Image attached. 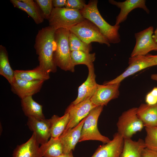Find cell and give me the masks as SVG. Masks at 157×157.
Listing matches in <instances>:
<instances>
[{
  "label": "cell",
  "instance_id": "6da1fadb",
  "mask_svg": "<svg viewBox=\"0 0 157 157\" xmlns=\"http://www.w3.org/2000/svg\"><path fill=\"white\" fill-rule=\"evenodd\" d=\"M56 30L50 26L39 30L36 36L34 45L38 56L39 66L49 73H54L57 71V66L53 59L56 47L54 38Z\"/></svg>",
  "mask_w": 157,
  "mask_h": 157
},
{
  "label": "cell",
  "instance_id": "7a4b0ae2",
  "mask_svg": "<svg viewBox=\"0 0 157 157\" xmlns=\"http://www.w3.org/2000/svg\"><path fill=\"white\" fill-rule=\"evenodd\" d=\"M98 1L90 0L83 9L79 10L83 17L94 24L109 42L116 44L121 41L119 30V25L112 26L108 23L100 13L97 6Z\"/></svg>",
  "mask_w": 157,
  "mask_h": 157
},
{
  "label": "cell",
  "instance_id": "3957f363",
  "mask_svg": "<svg viewBox=\"0 0 157 157\" xmlns=\"http://www.w3.org/2000/svg\"><path fill=\"white\" fill-rule=\"evenodd\" d=\"M70 32L69 29L64 28L56 30L54 38L56 47L53 59L57 67L65 71L74 72L75 66L72 63L69 44Z\"/></svg>",
  "mask_w": 157,
  "mask_h": 157
},
{
  "label": "cell",
  "instance_id": "277c9868",
  "mask_svg": "<svg viewBox=\"0 0 157 157\" xmlns=\"http://www.w3.org/2000/svg\"><path fill=\"white\" fill-rule=\"evenodd\" d=\"M84 19L79 10L65 7L53 8L48 20L49 26L56 30L60 28L69 30Z\"/></svg>",
  "mask_w": 157,
  "mask_h": 157
},
{
  "label": "cell",
  "instance_id": "5b68a950",
  "mask_svg": "<svg viewBox=\"0 0 157 157\" xmlns=\"http://www.w3.org/2000/svg\"><path fill=\"white\" fill-rule=\"evenodd\" d=\"M104 106H100L96 107L85 117L79 142L95 140L101 141L105 144L110 141L108 137L101 134L98 129V120L103 110Z\"/></svg>",
  "mask_w": 157,
  "mask_h": 157
},
{
  "label": "cell",
  "instance_id": "8992f818",
  "mask_svg": "<svg viewBox=\"0 0 157 157\" xmlns=\"http://www.w3.org/2000/svg\"><path fill=\"white\" fill-rule=\"evenodd\" d=\"M69 30L83 42L88 44L97 42L110 45L107 39L99 28L90 21L85 19L80 22L71 27Z\"/></svg>",
  "mask_w": 157,
  "mask_h": 157
},
{
  "label": "cell",
  "instance_id": "52a82bcc",
  "mask_svg": "<svg viewBox=\"0 0 157 157\" xmlns=\"http://www.w3.org/2000/svg\"><path fill=\"white\" fill-rule=\"evenodd\" d=\"M137 108L133 107L124 112L119 118L117 124V133L124 139L131 138L144 126L137 115Z\"/></svg>",
  "mask_w": 157,
  "mask_h": 157
},
{
  "label": "cell",
  "instance_id": "ba28073f",
  "mask_svg": "<svg viewBox=\"0 0 157 157\" xmlns=\"http://www.w3.org/2000/svg\"><path fill=\"white\" fill-rule=\"evenodd\" d=\"M129 66L125 71L114 79L104 84L120 83L127 77L142 70L155 66L149 54L145 56H138L129 58Z\"/></svg>",
  "mask_w": 157,
  "mask_h": 157
},
{
  "label": "cell",
  "instance_id": "9c48e42d",
  "mask_svg": "<svg viewBox=\"0 0 157 157\" xmlns=\"http://www.w3.org/2000/svg\"><path fill=\"white\" fill-rule=\"evenodd\" d=\"M154 27L151 26L135 34L136 43L131 57L145 56L152 51H154L156 43L152 38Z\"/></svg>",
  "mask_w": 157,
  "mask_h": 157
},
{
  "label": "cell",
  "instance_id": "30bf717a",
  "mask_svg": "<svg viewBox=\"0 0 157 157\" xmlns=\"http://www.w3.org/2000/svg\"><path fill=\"white\" fill-rule=\"evenodd\" d=\"M90 99L88 98L76 104L71 103L67 107L65 113L69 114V119L64 131L76 126L97 106L92 103Z\"/></svg>",
  "mask_w": 157,
  "mask_h": 157
},
{
  "label": "cell",
  "instance_id": "8fae6325",
  "mask_svg": "<svg viewBox=\"0 0 157 157\" xmlns=\"http://www.w3.org/2000/svg\"><path fill=\"white\" fill-rule=\"evenodd\" d=\"M120 84H97V90L90 98L91 101L96 106H106L110 101L118 97Z\"/></svg>",
  "mask_w": 157,
  "mask_h": 157
},
{
  "label": "cell",
  "instance_id": "7c38bea8",
  "mask_svg": "<svg viewBox=\"0 0 157 157\" xmlns=\"http://www.w3.org/2000/svg\"><path fill=\"white\" fill-rule=\"evenodd\" d=\"M44 81L15 78L10 84L12 91L21 99L39 92Z\"/></svg>",
  "mask_w": 157,
  "mask_h": 157
},
{
  "label": "cell",
  "instance_id": "4fadbf2b",
  "mask_svg": "<svg viewBox=\"0 0 157 157\" xmlns=\"http://www.w3.org/2000/svg\"><path fill=\"white\" fill-rule=\"evenodd\" d=\"M124 139L117 132L112 140L99 146L91 157H120L124 144Z\"/></svg>",
  "mask_w": 157,
  "mask_h": 157
},
{
  "label": "cell",
  "instance_id": "5bb4252c",
  "mask_svg": "<svg viewBox=\"0 0 157 157\" xmlns=\"http://www.w3.org/2000/svg\"><path fill=\"white\" fill-rule=\"evenodd\" d=\"M27 124L30 129L33 132L39 144H44L51 137L48 119H39L35 117H28Z\"/></svg>",
  "mask_w": 157,
  "mask_h": 157
},
{
  "label": "cell",
  "instance_id": "9a60e30c",
  "mask_svg": "<svg viewBox=\"0 0 157 157\" xmlns=\"http://www.w3.org/2000/svg\"><path fill=\"white\" fill-rule=\"evenodd\" d=\"M108 2L120 9V12L116 18L115 24L117 25H119L125 21L129 13L135 8H142L147 13H149V10L145 5V0H126L123 2L109 0Z\"/></svg>",
  "mask_w": 157,
  "mask_h": 157
},
{
  "label": "cell",
  "instance_id": "2e32d148",
  "mask_svg": "<svg viewBox=\"0 0 157 157\" xmlns=\"http://www.w3.org/2000/svg\"><path fill=\"white\" fill-rule=\"evenodd\" d=\"M85 117L75 127L65 131L59 137L63 147V154L72 151L79 142L82 127Z\"/></svg>",
  "mask_w": 157,
  "mask_h": 157
},
{
  "label": "cell",
  "instance_id": "e0dca14e",
  "mask_svg": "<svg viewBox=\"0 0 157 157\" xmlns=\"http://www.w3.org/2000/svg\"><path fill=\"white\" fill-rule=\"evenodd\" d=\"M88 74L86 81L78 88V94L75 100L71 103L76 104L88 99L91 98L97 90V84L94 66L88 68Z\"/></svg>",
  "mask_w": 157,
  "mask_h": 157
},
{
  "label": "cell",
  "instance_id": "ac0fdd59",
  "mask_svg": "<svg viewBox=\"0 0 157 157\" xmlns=\"http://www.w3.org/2000/svg\"><path fill=\"white\" fill-rule=\"evenodd\" d=\"M10 2L16 8L26 12L37 24L43 22L45 19L43 13L35 1L10 0Z\"/></svg>",
  "mask_w": 157,
  "mask_h": 157
},
{
  "label": "cell",
  "instance_id": "d6986e66",
  "mask_svg": "<svg viewBox=\"0 0 157 157\" xmlns=\"http://www.w3.org/2000/svg\"><path fill=\"white\" fill-rule=\"evenodd\" d=\"M34 133L25 143L18 145L14 150L13 157H43Z\"/></svg>",
  "mask_w": 157,
  "mask_h": 157
},
{
  "label": "cell",
  "instance_id": "ffe728a7",
  "mask_svg": "<svg viewBox=\"0 0 157 157\" xmlns=\"http://www.w3.org/2000/svg\"><path fill=\"white\" fill-rule=\"evenodd\" d=\"M137 112L145 127L157 126V103L153 105L142 104L137 108Z\"/></svg>",
  "mask_w": 157,
  "mask_h": 157
},
{
  "label": "cell",
  "instance_id": "44dd1931",
  "mask_svg": "<svg viewBox=\"0 0 157 157\" xmlns=\"http://www.w3.org/2000/svg\"><path fill=\"white\" fill-rule=\"evenodd\" d=\"M15 78L28 81H46L50 78L49 73L44 71L39 65L30 70H15Z\"/></svg>",
  "mask_w": 157,
  "mask_h": 157
},
{
  "label": "cell",
  "instance_id": "7402d4cb",
  "mask_svg": "<svg viewBox=\"0 0 157 157\" xmlns=\"http://www.w3.org/2000/svg\"><path fill=\"white\" fill-rule=\"evenodd\" d=\"M29 96L21 99L22 109L25 115L29 117H32L39 119H45L42 112V106Z\"/></svg>",
  "mask_w": 157,
  "mask_h": 157
},
{
  "label": "cell",
  "instance_id": "603a6c76",
  "mask_svg": "<svg viewBox=\"0 0 157 157\" xmlns=\"http://www.w3.org/2000/svg\"><path fill=\"white\" fill-rule=\"evenodd\" d=\"M145 147L144 141L142 139L134 141L131 138H125L120 157H141L142 151Z\"/></svg>",
  "mask_w": 157,
  "mask_h": 157
},
{
  "label": "cell",
  "instance_id": "cb8c5ba5",
  "mask_svg": "<svg viewBox=\"0 0 157 157\" xmlns=\"http://www.w3.org/2000/svg\"><path fill=\"white\" fill-rule=\"evenodd\" d=\"M69 115L65 113L62 116L59 117L53 115L48 119L50 127L51 137L58 138L65 130L69 122Z\"/></svg>",
  "mask_w": 157,
  "mask_h": 157
},
{
  "label": "cell",
  "instance_id": "d4e9b609",
  "mask_svg": "<svg viewBox=\"0 0 157 157\" xmlns=\"http://www.w3.org/2000/svg\"><path fill=\"white\" fill-rule=\"evenodd\" d=\"M43 157H58L63 154L62 144L58 138L50 139L40 147Z\"/></svg>",
  "mask_w": 157,
  "mask_h": 157
},
{
  "label": "cell",
  "instance_id": "484cf974",
  "mask_svg": "<svg viewBox=\"0 0 157 157\" xmlns=\"http://www.w3.org/2000/svg\"><path fill=\"white\" fill-rule=\"evenodd\" d=\"M0 74L4 77L10 84L15 78V71L10 64L6 48L0 45Z\"/></svg>",
  "mask_w": 157,
  "mask_h": 157
},
{
  "label": "cell",
  "instance_id": "4316f807",
  "mask_svg": "<svg viewBox=\"0 0 157 157\" xmlns=\"http://www.w3.org/2000/svg\"><path fill=\"white\" fill-rule=\"evenodd\" d=\"M71 55L74 65L84 64L88 68L94 66L93 62L95 59V53H87L81 51L71 52Z\"/></svg>",
  "mask_w": 157,
  "mask_h": 157
},
{
  "label": "cell",
  "instance_id": "83f0119b",
  "mask_svg": "<svg viewBox=\"0 0 157 157\" xmlns=\"http://www.w3.org/2000/svg\"><path fill=\"white\" fill-rule=\"evenodd\" d=\"M69 44L71 51H81L90 53L92 49L90 44H88L83 42L71 32L69 36Z\"/></svg>",
  "mask_w": 157,
  "mask_h": 157
},
{
  "label": "cell",
  "instance_id": "f1b7e54d",
  "mask_svg": "<svg viewBox=\"0 0 157 157\" xmlns=\"http://www.w3.org/2000/svg\"><path fill=\"white\" fill-rule=\"evenodd\" d=\"M145 130L144 142L146 147L157 152V126L146 127Z\"/></svg>",
  "mask_w": 157,
  "mask_h": 157
},
{
  "label": "cell",
  "instance_id": "f546056e",
  "mask_svg": "<svg viewBox=\"0 0 157 157\" xmlns=\"http://www.w3.org/2000/svg\"><path fill=\"white\" fill-rule=\"evenodd\" d=\"M42 11L45 19H48L52 12L53 7L52 0H35Z\"/></svg>",
  "mask_w": 157,
  "mask_h": 157
},
{
  "label": "cell",
  "instance_id": "4dcf8cb0",
  "mask_svg": "<svg viewBox=\"0 0 157 157\" xmlns=\"http://www.w3.org/2000/svg\"><path fill=\"white\" fill-rule=\"evenodd\" d=\"M85 1L83 0H67L65 8L80 10L85 6Z\"/></svg>",
  "mask_w": 157,
  "mask_h": 157
},
{
  "label": "cell",
  "instance_id": "1f68e13d",
  "mask_svg": "<svg viewBox=\"0 0 157 157\" xmlns=\"http://www.w3.org/2000/svg\"><path fill=\"white\" fill-rule=\"evenodd\" d=\"M146 104L153 105L157 103V87H154L146 95L145 98Z\"/></svg>",
  "mask_w": 157,
  "mask_h": 157
},
{
  "label": "cell",
  "instance_id": "d6a6232c",
  "mask_svg": "<svg viewBox=\"0 0 157 157\" xmlns=\"http://www.w3.org/2000/svg\"><path fill=\"white\" fill-rule=\"evenodd\" d=\"M141 157H157V152L145 147L142 151Z\"/></svg>",
  "mask_w": 157,
  "mask_h": 157
},
{
  "label": "cell",
  "instance_id": "836d02e7",
  "mask_svg": "<svg viewBox=\"0 0 157 157\" xmlns=\"http://www.w3.org/2000/svg\"><path fill=\"white\" fill-rule=\"evenodd\" d=\"M67 0H52L53 7L55 8H63L65 6Z\"/></svg>",
  "mask_w": 157,
  "mask_h": 157
},
{
  "label": "cell",
  "instance_id": "e575fe53",
  "mask_svg": "<svg viewBox=\"0 0 157 157\" xmlns=\"http://www.w3.org/2000/svg\"><path fill=\"white\" fill-rule=\"evenodd\" d=\"M149 56L152 59L155 65H157V55H153L149 54Z\"/></svg>",
  "mask_w": 157,
  "mask_h": 157
},
{
  "label": "cell",
  "instance_id": "d590c367",
  "mask_svg": "<svg viewBox=\"0 0 157 157\" xmlns=\"http://www.w3.org/2000/svg\"><path fill=\"white\" fill-rule=\"evenodd\" d=\"M58 157H74L72 154V151L67 154H63Z\"/></svg>",
  "mask_w": 157,
  "mask_h": 157
},
{
  "label": "cell",
  "instance_id": "8d00e7d4",
  "mask_svg": "<svg viewBox=\"0 0 157 157\" xmlns=\"http://www.w3.org/2000/svg\"><path fill=\"white\" fill-rule=\"evenodd\" d=\"M152 38L156 43H157V27L154 32V35L152 36Z\"/></svg>",
  "mask_w": 157,
  "mask_h": 157
},
{
  "label": "cell",
  "instance_id": "74e56055",
  "mask_svg": "<svg viewBox=\"0 0 157 157\" xmlns=\"http://www.w3.org/2000/svg\"><path fill=\"white\" fill-rule=\"evenodd\" d=\"M151 78L157 81V74H153L151 76Z\"/></svg>",
  "mask_w": 157,
  "mask_h": 157
},
{
  "label": "cell",
  "instance_id": "f35d334b",
  "mask_svg": "<svg viewBox=\"0 0 157 157\" xmlns=\"http://www.w3.org/2000/svg\"><path fill=\"white\" fill-rule=\"evenodd\" d=\"M154 51H157V43H156V46Z\"/></svg>",
  "mask_w": 157,
  "mask_h": 157
}]
</instances>
